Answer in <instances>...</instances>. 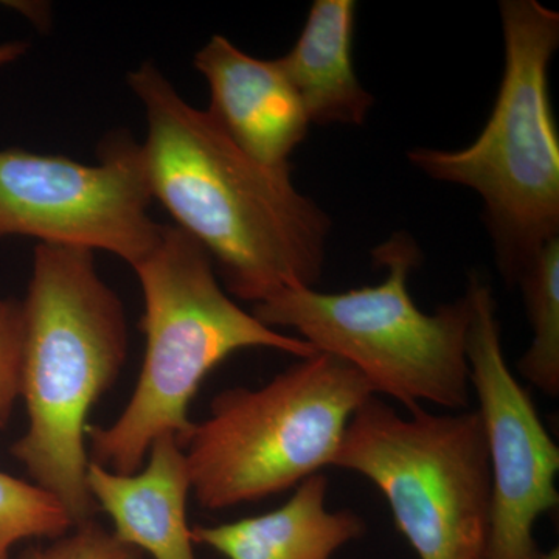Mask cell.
I'll return each instance as SVG.
<instances>
[{
  "label": "cell",
  "mask_w": 559,
  "mask_h": 559,
  "mask_svg": "<svg viewBox=\"0 0 559 559\" xmlns=\"http://www.w3.org/2000/svg\"><path fill=\"white\" fill-rule=\"evenodd\" d=\"M540 559H559L558 547H555V549H551L549 551H544L543 557H540Z\"/></svg>",
  "instance_id": "obj_19"
},
{
  "label": "cell",
  "mask_w": 559,
  "mask_h": 559,
  "mask_svg": "<svg viewBox=\"0 0 559 559\" xmlns=\"http://www.w3.org/2000/svg\"><path fill=\"white\" fill-rule=\"evenodd\" d=\"M532 344L518 362L522 380L544 395H559V237L551 238L522 272Z\"/></svg>",
  "instance_id": "obj_14"
},
{
  "label": "cell",
  "mask_w": 559,
  "mask_h": 559,
  "mask_svg": "<svg viewBox=\"0 0 559 559\" xmlns=\"http://www.w3.org/2000/svg\"><path fill=\"white\" fill-rule=\"evenodd\" d=\"M22 355H24L22 301L0 300V430L9 428L14 406L21 399Z\"/></svg>",
  "instance_id": "obj_16"
},
{
  "label": "cell",
  "mask_w": 559,
  "mask_h": 559,
  "mask_svg": "<svg viewBox=\"0 0 559 559\" xmlns=\"http://www.w3.org/2000/svg\"><path fill=\"white\" fill-rule=\"evenodd\" d=\"M86 484L121 543L154 559H197L187 521L189 466L175 436L154 440L146 465L130 476L90 462Z\"/></svg>",
  "instance_id": "obj_11"
},
{
  "label": "cell",
  "mask_w": 559,
  "mask_h": 559,
  "mask_svg": "<svg viewBox=\"0 0 559 559\" xmlns=\"http://www.w3.org/2000/svg\"><path fill=\"white\" fill-rule=\"evenodd\" d=\"M500 20L506 64L479 138L463 150L417 148L409 160L429 178L480 194L500 274L518 285L559 237V138L549 92L559 14L535 0H503Z\"/></svg>",
  "instance_id": "obj_4"
},
{
  "label": "cell",
  "mask_w": 559,
  "mask_h": 559,
  "mask_svg": "<svg viewBox=\"0 0 559 559\" xmlns=\"http://www.w3.org/2000/svg\"><path fill=\"white\" fill-rule=\"evenodd\" d=\"M28 46L24 40H13V43L0 44V68L10 64V62L20 60L27 53Z\"/></svg>",
  "instance_id": "obj_18"
},
{
  "label": "cell",
  "mask_w": 559,
  "mask_h": 559,
  "mask_svg": "<svg viewBox=\"0 0 559 559\" xmlns=\"http://www.w3.org/2000/svg\"><path fill=\"white\" fill-rule=\"evenodd\" d=\"M142 145L110 135L97 165L20 148L0 151V238L105 250L135 266L159 240Z\"/></svg>",
  "instance_id": "obj_8"
},
{
  "label": "cell",
  "mask_w": 559,
  "mask_h": 559,
  "mask_svg": "<svg viewBox=\"0 0 559 559\" xmlns=\"http://www.w3.org/2000/svg\"><path fill=\"white\" fill-rule=\"evenodd\" d=\"M340 358L314 353L259 389L218 393L183 441L191 492L204 510L234 509L334 468L349 419L373 396Z\"/></svg>",
  "instance_id": "obj_6"
},
{
  "label": "cell",
  "mask_w": 559,
  "mask_h": 559,
  "mask_svg": "<svg viewBox=\"0 0 559 559\" xmlns=\"http://www.w3.org/2000/svg\"><path fill=\"white\" fill-rule=\"evenodd\" d=\"M22 308L21 399L28 428L10 452L79 527L98 513L86 484V421L127 362V314L92 250L51 245L35 248Z\"/></svg>",
  "instance_id": "obj_2"
},
{
  "label": "cell",
  "mask_w": 559,
  "mask_h": 559,
  "mask_svg": "<svg viewBox=\"0 0 559 559\" xmlns=\"http://www.w3.org/2000/svg\"><path fill=\"white\" fill-rule=\"evenodd\" d=\"M73 528L68 510L53 495L0 471V559H10L22 540H55Z\"/></svg>",
  "instance_id": "obj_15"
},
{
  "label": "cell",
  "mask_w": 559,
  "mask_h": 559,
  "mask_svg": "<svg viewBox=\"0 0 559 559\" xmlns=\"http://www.w3.org/2000/svg\"><path fill=\"white\" fill-rule=\"evenodd\" d=\"M334 468L378 488L418 559H488L491 476L476 409L403 415L370 396L349 419Z\"/></svg>",
  "instance_id": "obj_7"
},
{
  "label": "cell",
  "mask_w": 559,
  "mask_h": 559,
  "mask_svg": "<svg viewBox=\"0 0 559 559\" xmlns=\"http://www.w3.org/2000/svg\"><path fill=\"white\" fill-rule=\"evenodd\" d=\"M210 87L207 112L257 164L290 170V156L310 128L299 95L278 60H259L215 35L194 55Z\"/></svg>",
  "instance_id": "obj_10"
},
{
  "label": "cell",
  "mask_w": 559,
  "mask_h": 559,
  "mask_svg": "<svg viewBox=\"0 0 559 559\" xmlns=\"http://www.w3.org/2000/svg\"><path fill=\"white\" fill-rule=\"evenodd\" d=\"M469 382L491 476L488 559H540L536 522L557 509L559 448L535 401L510 369L491 288L471 277Z\"/></svg>",
  "instance_id": "obj_9"
},
{
  "label": "cell",
  "mask_w": 559,
  "mask_h": 559,
  "mask_svg": "<svg viewBox=\"0 0 559 559\" xmlns=\"http://www.w3.org/2000/svg\"><path fill=\"white\" fill-rule=\"evenodd\" d=\"M128 86L145 108L153 200L205 249L231 296L257 305L283 289L314 288L331 219L290 171L250 159L154 62L128 73Z\"/></svg>",
  "instance_id": "obj_1"
},
{
  "label": "cell",
  "mask_w": 559,
  "mask_h": 559,
  "mask_svg": "<svg viewBox=\"0 0 559 559\" xmlns=\"http://www.w3.org/2000/svg\"><path fill=\"white\" fill-rule=\"evenodd\" d=\"M371 255L388 271L380 285L344 293L283 289L253 305L252 314L270 329L297 331L318 353L345 360L374 395L382 393L407 412L425 404L468 411V296L430 314L419 310L409 277L421 252L406 231L392 235Z\"/></svg>",
  "instance_id": "obj_5"
},
{
  "label": "cell",
  "mask_w": 559,
  "mask_h": 559,
  "mask_svg": "<svg viewBox=\"0 0 559 559\" xmlns=\"http://www.w3.org/2000/svg\"><path fill=\"white\" fill-rule=\"evenodd\" d=\"M356 2L316 0L293 49L278 58L310 123L362 124L374 98L353 66Z\"/></svg>",
  "instance_id": "obj_13"
},
{
  "label": "cell",
  "mask_w": 559,
  "mask_h": 559,
  "mask_svg": "<svg viewBox=\"0 0 559 559\" xmlns=\"http://www.w3.org/2000/svg\"><path fill=\"white\" fill-rule=\"evenodd\" d=\"M132 267L145 300L139 325L145 359L120 417L106 428L90 426L86 433L90 462L127 476L143 468L160 436L171 433L182 447L194 426L191 401L210 371L234 353L271 348L297 358L318 353L238 307L209 253L179 227H162L154 248Z\"/></svg>",
  "instance_id": "obj_3"
},
{
  "label": "cell",
  "mask_w": 559,
  "mask_h": 559,
  "mask_svg": "<svg viewBox=\"0 0 559 559\" xmlns=\"http://www.w3.org/2000/svg\"><path fill=\"white\" fill-rule=\"evenodd\" d=\"M330 480L314 474L277 510L218 525H194L191 540L226 559H333L366 535L353 510L326 509Z\"/></svg>",
  "instance_id": "obj_12"
},
{
  "label": "cell",
  "mask_w": 559,
  "mask_h": 559,
  "mask_svg": "<svg viewBox=\"0 0 559 559\" xmlns=\"http://www.w3.org/2000/svg\"><path fill=\"white\" fill-rule=\"evenodd\" d=\"M16 559H145L142 551L121 543L97 521L79 525L49 546H32Z\"/></svg>",
  "instance_id": "obj_17"
}]
</instances>
